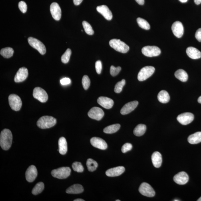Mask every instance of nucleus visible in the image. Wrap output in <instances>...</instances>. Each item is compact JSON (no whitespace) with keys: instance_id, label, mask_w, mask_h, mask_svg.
Returning <instances> with one entry per match:
<instances>
[{"instance_id":"obj_1","label":"nucleus","mask_w":201,"mask_h":201,"mask_svg":"<svg viewBox=\"0 0 201 201\" xmlns=\"http://www.w3.org/2000/svg\"><path fill=\"white\" fill-rule=\"evenodd\" d=\"M13 135L10 130L4 129L0 135V145L3 150L7 151L11 148L13 141Z\"/></svg>"},{"instance_id":"obj_2","label":"nucleus","mask_w":201,"mask_h":201,"mask_svg":"<svg viewBox=\"0 0 201 201\" xmlns=\"http://www.w3.org/2000/svg\"><path fill=\"white\" fill-rule=\"evenodd\" d=\"M56 119L50 116H43L37 121V126L40 128L46 129L50 128L56 124Z\"/></svg>"},{"instance_id":"obj_3","label":"nucleus","mask_w":201,"mask_h":201,"mask_svg":"<svg viewBox=\"0 0 201 201\" xmlns=\"http://www.w3.org/2000/svg\"><path fill=\"white\" fill-rule=\"evenodd\" d=\"M109 45L115 50L121 53H126L129 50L128 45L119 39L111 40L109 42Z\"/></svg>"},{"instance_id":"obj_4","label":"nucleus","mask_w":201,"mask_h":201,"mask_svg":"<svg viewBox=\"0 0 201 201\" xmlns=\"http://www.w3.org/2000/svg\"><path fill=\"white\" fill-rule=\"evenodd\" d=\"M71 169L69 167H62L52 171L51 174L54 177L59 179L66 178L70 175Z\"/></svg>"},{"instance_id":"obj_5","label":"nucleus","mask_w":201,"mask_h":201,"mask_svg":"<svg viewBox=\"0 0 201 201\" xmlns=\"http://www.w3.org/2000/svg\"><path fill=\"white\" fill-rule=\"evenodd\" d=\"M155 69L152 66H147L143 67L139 71L138 76V80L140 81L146 80L154 73Z\"/></svg>"},{"instance_id":"obj_6","label":"nucleus","mask_w":201,"mask_h":201,"mask_svg":"<svg viewBox=\"0 0 201 201\" xmlns=\"http://www.w3.org/2000/svg\"><path fill=\"white\" fill-rule=\"evenodd\" d=\"M29 45L39 52L42 55L46 53V48L44 45L41 41L32 37H29L28 39Z\"/></svg>"},{"instance_id":"obj_7","label":"nucleus","mask_w":201,"mask_h":201,"mask_svg":"<svg viewBox=\"0 0 201 201\" xmlns=\"http://www.w3.org/2000/svg\"><path fill=\"white\" fill-rule=\"evenodd\" d=\"M9 103L10 106L13 110L19 111L22 105L21 99L18 95L12 94L8 97Z\"/></svg>"},{"instance_id":"obj_8","label":"nucleus","mask_w":201,"mask_h":201,"mask_svg":"<svg viewBox=\"0 0 201 201\" xmlns=\"http://www.w3.org/2000/svg\"><path fill=\"white\" fill-rule=\"evenodd\" d=\"M33 96L40 102H46L48 99V95L44 89L40 87H36L34 89Z\"/></svg>"},{"instance_id":"obj_9","label":"nucleus","mask_w":201,"mask_h":201,"mask_svg":"<svg viewBox=\"0 0 201 201\" xmlns=\"http://www.w3.org/2000/svg\"><path fill=\"white\" fill-rule=\"evenodd\" d=\"M142 53L145 56L152 57L158 56L161 53V50L156 46H146L143 48Z\"/></svg>"},{"instance_id":"obj_10","label":"nucleus","mask_w":201,"mask_h":201,"mask_svg":"<svg viewBox=\"0 0 201 201\" xmlns=\"http://www.w3.org/2000/svg\"><path fill=\"white\" fill-rule=\"evenodd\" d=\"M139 191L143 196L150 198L155 196V193L154 189L150 185L146 182H143L140 185Z\"/></svg>"},{"instance_id":"obj_11","label":"nucleus","mask_w":201,"mask_h":201,"mask_svg":"<svg viewBox=\"0 0 201 201\" xmlns=\"http://www.w3.org/2000/svg\"><path fill=\"white\" fill-rule=\"evenodd\" d=\"M194 119V115L191 113H184L178 115L177 120L180 124L186 125L192 123Z\"/></svg>"},{"instance_id":"obj_12","label":"nucleus","mask_w":201,"mask_h":201,"mask_svg":"<svg viewBox=\"0 0 201 201\" xmlns=\"http://www.w3.org/2000/svg\"><path fill=\"white\" fill-rule=\"evenodd\" d=\"M87 114L90 118L99 121L103 118L104 112L100 108L93 107L89 111Z\"/></svg>"},{"instance_id":"obj_13","label":"nucleus","mask_w":201,"mask_h":201,"mask_svg":"<svg viewBox=\"0 0 201 201\" xmlns=\"http://www.w3.org/2000/svg\"><path fill=\"white\" fill-rule=\"evenodd\" d=\"M38 175L37 170L34 166L32 165L27 169L25 172V177L28 182H31L34 181Z\"/></svg>"},{"instance_id":"obj_14","label":"nucleus","mask_w":201,"mask_h":201,"mask_svg":"<svg viewBox=\"0 0 201 201\" xmlns=\"http://www.w3.org/2000/svg\"><path fill=\"white\" fill-rule=\"evenodd\" d=\"M29 75L28 70L25 67H22L18 71L14 77L15 82H22L27 79Z\"/></svg>"},{"instance_id":"obj_15","label":"nucleus","mask_w":201,"mask_h":201,"mask_svg":"<svg viewBox=\"0 0 201 201\" xmlns=\"http://www.w3.org/2000/svg\"><path fill=\"white\" fill-rule=\"evenodd\" d=\"M50 11L52 16L56 20L59 21L61 19V11L58 4L56 3H52L50 7Z\"/></svg>"},{"instance_id":"obj_16","label":"nucleus","mask_w":201,"mask_h":201,"mask_svg":"<svg viewBox=\"0 0 201 201\" xmlns=\"http://www.w3.org/2000/svg\"><path fill=\"white\" fill-rule=\"evenodd\" d=\"M172 30L174 34L177 38L182 37L184 34V27L182 23L177 21L173 23Z\"/></svg>"},{"instance_id":"obj_17","label":"nucleus","mask_w":201,"mask_h":201,"mask_svg":"<svg viewBox=\"0 0 201 201\" xmlns=\"http://www.w3.org/2000/svg\"><path fill=\"white\" fill-rule=\"evenodd\" d=\"M138 101H131L126 103L121 109L120 113L122 115H126L129 114L134 110L138 105Z\"/></svg>"},{"instance_id":"obj_18","label":"nucleus","mask_w":201,"mask_h":201,"mask_svg":"<svg viewBox=\"0 0 201 201\" xmlns=\"http://www.w3.org/2000/svg\"><path fill=\"white\" fill-rule=\"evenodd\" d=\"M91 144L93 147L101 150H105L107 148V145L105 141L98 137H93L90 140Z\"/></svg>"},{"instance_id":"obj_19","label":"nucleus","mask_w":201,"mask_h":201,"mask_svg":"<svg viewBox=\"0 0 201 201\" xmlns=\"http://www.w3.org/2000/svg\"><path fill=\"white\" fill-rule=\"evenodd\" d=\"M174 181L177 184L179 185H184L188 182L189 177L188 174L185 172H181L175 175Z\"/></svg>"},{"instance_id":"obj_20","label":"nucleus","mask_w":201,"mask_h":201,"mask_svg":"<svg viewBox=\"0 0 201 201\" xmlns=\"http://www.w3.org/2000/svg\"><path fill=\"white\" fill-rule=\"evenodd\" d=\"M97 11L101 13L107 20L110 21L112 19V13L106 5L98 6L97 8Z\"/></svg>"},{"instance_id":"obj_21","label":"nucleus","mask_w":201,"mask_h":201,"mask_svg":"<svg viewBox=\"0 0 201 201\" xmlns=\"http://www.w3.org/2000/svg\"><path fill=\"white\" fill-rule=\"evenodd\" d=\"M97 102L101 106L105 108L110 109L114 104V101L112 99L104 97H100L97 99Z\"/></svg>"},{"instance_id":"obj_22","label":"nucleus","mask_w":201,"mask_h":201,"mask_svg":"<svg viewBox=\"0 0 201 201\" xmlns=\"http://www.w3.org/2000/svg\"><path fill=\"white\" fill-rule=\"evenodd\" d=\"M125 168L123 166H119L107 170L105 174L107 176L114 177L120 176L124 172Z\"/></svg>"},{"instance_id":"obj_23","label":"nucleus","mask_w":201,"mask_h":201,"mask_svg":"<svg viewBox=\"0 0 201 201\" xmlns=\"http://www.w3.org/2000/svg\"><path fill=\"white\" fill-rule=\"evenodd\" d=\"M186 53L188 56L192 59H198L201 57V52L194 47H188L186 50Z\"/></svg>"},{"instance_id":"obj_24","label":"nucleus","mask_w":201,"mask_h":201,"mask_svg":"<svg viewBox=\"0 0 201 201\" xmlns=\"http://www.w3.org/2000/svg\"><path fill=\"white\" fill-rule=\"evenodd\" d=\"M84 189L81 185L75 184L72 185L66 190L67 194H78L81 193L83 192Z\"/></svg>"},{"instance_id":"obj_25","label":"nucleus","mask_w":201,"mask_h":201,"mask_svg":"<svg viewBox=\"0 0 201 201\" xmlns=\"http://www.w3.org/2000/svg\"><path fill=\"white\" fill-rule=\"evenodd\" d=\"M151 158L153 164L155 167L158 168L161 166L162 163V157L160 152H154L152 154Z\"/></svg>"},{"instance_id":"obj_26","label":"nucleus","mask_w":201,"mask_h":201,"mask_svg":"<svg viewBox=\"0 0 201 201\" xmlns=\"http://www.w3.org/2000/svg\"><path fill=\"white\" fill-rule=\"evenodd\" d=\"M59 151L60 154L64 155L67 151V145L66 139L64 137H61L58 142Z\"/></svg>"},{"instance_id":"obj_27","label":"nucleus","mask_w":201,"mask_h":201,"mask_svg":"<svg viewBox=\"0 0 201 201\" xmlns=\"http://www.w3.org/2000/svg\"><path fill=\"white\" fill-rule=\"evenodd\" d=\"M188 141L192 144H196L201 142V132H198L191 135L188 137Z\"/></svg>"},{"instance_id":"obj_28","label":"nucleus","mask_w":201,"mask_h":201,"mask_svg":"<svg viewBox=\"0 0 201 201\" xmlns=\"http://www.w3.org/2000/svg\"><path fill=\"white\" fill-rule=\"evenodd\" d=\"M175 76L177 79L182 82H185L188 80V73L184 70L182 69L178 70L175 73Z\"/></svg>"},{"instance_id":"obj_29","label":"nucleus","mask_w":201,"mask_h":201,"mask_svg":"<svg viewBox=\"0 0 201 201\" xmlns=\"http://www.w3.org/2000/svg\"><path fill=\"white\" fill-rule=\"evenodd\" d=\"M158 99L160 102L162 103H168L170 100V96L166 91L162 90L159 93Z\"/></svg>"},{"instance_id":"obj_30","label":"nucleus","mask_w":201,"mask_h":201,"mask_svg":"<svg viewBox=\"0 0 201 201\" xmlns=\"http://www.w3.org/2000/svg\"><path fill=\"white\" fill-rule=\"evenodd\" d=\"M146 130V125L143 124H139L137 126L133 131V133L135 136H140L145 134Z\"/></svg>"},{"instance_id":"obj_31","label":"nucleus","mask_w":201,"mask_h":201,"mask_svg":"<svg viewBox=\"0 0 201 201\" xmlns=\"http://www.w3.org/2000/svg\"><path fill=\"white\" fill-rule=\"evenodd\" d=\"M120 127V125L119 124H114L107 126L103 129V131L107 134H112L117 132Z\"/></svg>"},{"instance_id":"obj_32","label":"nucleus","mask_w":201,"mask_h":201,"mask_svg":"<svg viewBox=\"0 0 201 201\" xmlns=\"http://www.w3.org/2000/svg\"><path fill=\"white\" fill-rule=\"evenodd\" d=\"M14 50L11 47H8L2 49L0 54L3 57L5 58H9L13 56V54Z\"/></svg>"},{"instance_id":"obj_33","label":"nucleus","mask_w":201,"mask_h":201,"mask_svg":"<svg viewBox=\"0 0 201 201\" xmlns=\"http://www.w3.org/2000/svg\"><path fill=\"white\" fill-rule=\"evenodd\" d=\"M87 166L89 172H93L96 170L98 167V163L92 159L89 158L87 160Z\"/></svg>"},{"instance_id":"obj_34","label":"nucleus","mask_w":201,"mask_h":201,"mask_svg":"<svg viewBox=\"0 0 201 201\" xmlns=\"http://www.w3.org/2000/svg\"><path fill=\"white\" fill-rule=\"evenodd\" d=\"M45 186L43 182H39L36 184L34 188L32 193L34 195L40 194L44 189Z\"/></svg>"},{"instance_id":"obj_35","label":"nucleus","mask_w":201,"mask_h":201,"mask_svg":"<svg viewBox=\"0 0 201 201\" xmlns=\"http://www.w3.org/2000/svg\"><path fill=\"white\" fill-rule=\"evenodd\" d=\"M137 23H138L139 27L143 29L149 30L150 29V24L146 20L142 19L141 18H138L137 19Z\"/></svg>"},{"instance_id":"obj_36","label":"nucleus","mask_w":201,"mask_h":201,"mask_svg":"<svg viewBox=\"0 0 201 201\" xmlns=\"http://www.w3.org/2000/svg\"><path fill=\"white\" fill-rule=\"evenodd\" d=\"M82 25L85 31L87 34L92 35L94 34V31H93L92 27L86 21H83L82 22Z\"/></svg>"},{"instance_id":"obj_37","label":"nucleus","mask_w":201,"mask_h":201,"mask_svg":"<svg viewBox=\"0 0 201 201\" xmlns=\"http://www.w3.org/2000/svg\"><path fill=\"white\" fill-rule=\"evenodd\" d=\"M71 50L70 49H67L66 51L63 54L61 57V61L64 63H67L69 62L71 55Z\"/></svg>"},{"instance_id":"obj_38","label":"nucleus","mask_w":201,"mask_h":201,"mask_svg":"<svg viewBox=\"0 0 201 201\" xmlns=\"http://www.w3.org/2000/svg\"><path fill=\"white\" fill-rule=\"evenodd\" d=\"M126 83V81L124 79H123L121 81L117 82L115 85L114 89V92L116 93H119L121 92L123 87Z\"/></svg>"},{"instance_id":"obj_39","label":"nucleus","mask_w":201,"mask_h":201,"mask_svg":"<svg viewBox=\"0 0 201 201\" xmlns=\"http://www.w3.org/2000/svg\"><path fill=\"white\" fill-rule=\"evenodd\" d=\"M72 167L73 170L77 172H82L84 170V168L80 162H75L73 163Z\"/></svg>"},{"instance_id":"obj_40","label":"nucleus","mask_w":201,"mask_h":201,"mask_svg":"<svg viewBox=\"0 0 201 201\" xmlns=\"http://www.w3.org/2000/svg\"><path fill=\"white\" fill-rule=\"evenodd\" d=\"M91 81L89 77L87 75H84L82 79V84L85 90L88 89L90 86Z\"/></svg>"},{"instance_id":"obj_41","label":"nucleus","mask_w":201,"mask_h":201,"mask_svg":"<svg viewBox=\"0 0 201 201\" xmlns=\"http://www.w3.org/2000/svg\"><path fill=\"white\" fill-rule=\"evenodd\" d=\"M121 70V67L120 66L115 67L111 66L110 69V73L113 77L116 76L118 75Z\"/></svg>"},{"instance_id":"obj_42","label":"nucleus","mask_w":201,"mask_h":201,"mask_svg":"<svg viewBox=\"0 0 201 201\" xmlns=\"http://www.w3.org/2000/svg\"><path fill=\"white\" fill-rule=\"evenodd\" d=\"M19 7L22 13H25L27 12V7L26 3L25 2L21 1L19 3Z\"/></svg>"},{"instance_id":"obj_43","label":"nucleus","mask_w":201,"mask_h":201,"mask_svg":"<svg viewBox=\"0 0 201 201\" xmlns=\"http://www.w3.org/2000/svg\"><path fill=\"white\" fill-rule=\"evenodd\" d=\"M132 145L130 143H126L123 145L121 148V151L123 153H126L132 150Z\"/></svg>"},{"instance_id":"obj_44","label":"nucleus","mask_w":201,"mask_h":201,"mask_svg":"<svg viewBox=\"0 0 201 201\" xmlns=\"http://www.w3.org/2000/svg\"><path fill=\"white\" fill-rule=\"evenodd\" d=\"M95 66L97 73L98 74H100L102 69V63L101 61H97L95 63Z\"/></svg>"},{"instance_id":"obj_45","label":"nucleus","mask_w":201,"mask_h":201,"mask_svg":"<svg viewBox=\"0 0 201 201\" xmlns=\"http://www.w3.org/2000/svg\"><path fill=\"white\" fill-rule=\"evenodd\" d=\"M71 82V79L67 77H65L61 80V84L63 85H68Z\"/></svg>"},{"instance_id":"obj_46","label":"nucleus","mask_w":201,"mask_h":201,"mask_svg":"<svg viewBox=\"0 0 201 201\" xmlns=\"http://www.w3.org/2000/svg\"><path fill=\"white\" fill-rule=\"evenodd\" d=\"M195 37L198 41L201 42V28L199 29L196 32Z\"/></svg>"},{"instance_id":"obj_47","label":"nucleus","mask_w":201,"mask_h":201,"mask_svg":"<svg viewBox=\"0 0 201 201\" xmlns=\"http://www.w3.org/2000/svg\"><path fill=\"white\" fill-rule=\"evenodd\" d=\"M83 0H73V3L75 5H79L82 2Z\"/></svg>"},{"instance_id":"obj_48","label":"nucleus","mask_w":201,"mask_h":201,"mask_svg":"<svg viewBox=\"0 0 201 201\" xmlns=\"http://www.w3.org/2000/svg\"><path fill=\"white\" fill-rule=\"evenodd\" d=\"M135 1H136L139 5H143L145 3L144 0H135Z\"/></svg>"},{"instance_id":"obj_49","label":"nucleus","mask_w":201,"mask_h":201,"mask_svg":"<svg viewBox=\"0 0 201 201\" xmlns=\"http://www.w3.org/2000/svg\"><path fill=\"white\" fill-rule=\"evenodd\" d=\"M194 1L196 5H199L201 3V0H194Z\"/></svg>"},{"instance_id":"obj_50","label":"nucleus","mask_w":201,"mask_h":201,"mask_svg":"<svg viewBox=\"0 0 201 201\" xmlns=\"http://www.w3.org/2000/svg\"><path fill=\"white\" fill-rule=\"evenodd\" d=\"M74 201H85V200H83L81 198H77L74 200Z\"/></svg>"},{"instance_id":"obj_51","label":"nucleus","mask_w":201,"mask_h":201,"mask_svg":"<svg viewBox=\"0 0 201 201\" xmlns=\"http://www.w3.org/2000/svg\"><path fill=\"white\" fill-rule=\"evenodd\" d=\"M179 1L182 3H186L188 1V0H179Z\"/></svg>"},{"instance_id":"obj_52","label":"nucleus","mask_w":201,"mask_h":201,"mask_svg":"<svg viewBox=\"0 0 201 201\" xmlns=\"http://www.w3.org/2000/svg\"><path fill=\"white\" fill-rule=\"evenodd\" d=\"M198 103H201V96L199 97L198 99Z\"/></svg>"},{"instance_id":"obj_53","label":"nucleus","mask_w":201,"mask_h":201,"mask_svg":"<svg viewBox=\"0 0 201 201\" xmlns=\"http://www.w3.org/2000/svg\"><path fill=\"white\" fill-rule=\"evenodd\" d=\"M197 201H201V197H200V198H198V200H197Z\"/></svg>"},{"instance_id":"obj_54","label":"nucleus","mask_w":201,"mask_h":201,"mask_svg":"<svg viewBox=\"0 0 201 201\" xmlns=\"http://www.w3.org/2000/svg\"><path fill=\"white\" fill-rule=\"evenodd\" d=\"M120 201V200H116V201Z\"/></svg>"},{"instance_id":"obj_55","label":"nucleus","mask_w":201,"mask_h":201,"mask_svg":"<svg viewBox=\"0 0 201 201\" xmlns=\"http://www.w3.org/2000/svg\"><path fill=\"white\" fill-rule=\"evenodd\" d=\"M174 201H179V200H174Z\"/></svg>"},{"instance_id":"obj_56","label":"nucleus","mask_w":201,"mask_h":201,"mask_svg":"<svg viewBox=\"0 0 201 201\" xmlns=\"http://www.w3.org/2000/svg\"><path fill=\"white\" fill-rule=\"evenodd\" d=\"M81 31H82V32H83V30H82Z\"/></svg>"}]
</instances>
